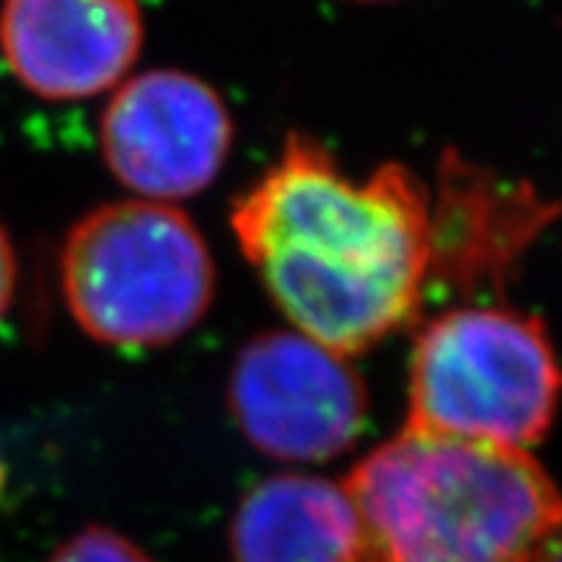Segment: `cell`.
Instances as JSON below:
<instances>
[{"instance_id": "cell-1", "label": "cell", "mask_w": 562, "mask_h": 562, "mask_svg": "<svg viewBox=\"0 0 562 562\" xmlns=\"http://www.w3.org/2000/svg\"><path fill=\"white\" fill-rule=\"evenodd\" d=\"M229 224L279 311L334 353H364L419 316L428 187L405 164L353 181L313 135L290 133Z\"/></svg>"}, {"instance_id": "cell-2", "label": "cell", "mask_w": 562, "mask_h": 562, "mask_svg": "<svg viewBox=\"0 0 562 562\" xmlns=\"http://www.w3.org/2000/svg\"><path fill=\"white\" fill-rule=\"evenodd\" d=\"M362 562H533L560 526L526 451L402 430L350 471Z\"/></svg>"}, {"instance_id": "cell-3", "label": "cell", "mask_w": 562, "mask_h": 562, "mask_svg": "<svg viewBox=\"0 0 562 562\" xmlns=\"http://www.w3.org/2000/svg\"><path fill=\"white\" fill-rule=\"evenodd\" d=\"M60 284L89 339L144 350L199 325L213 302L215 267L190 215L161 201H119L69 229Z\"/></svg>"}, {"instance_id": "cell-4", "label": "cell", "mask_w": 562, "mask_h": 562, "mask_svg": "<svg viewBox=\"0 0 562 562\" xmlns=\"http://www.w3.org/2000/svg\"><path fill=\"white\" fill-rule=\"evenodd\" d=\"M557 359L537 316L465 304L416 336L407 376V430L526 451L551 428Z\"/></svg>"}, {"instance_id": "cell-5", "label": "cell", "mask_w": 562, "mask_h": 562, "mask_svg": "<svg viewBox=\"0 0 562 562\" xmlns=\"http://www.w3.org/2000/svg\"><path fill=\"white\" fill-rule=\"evenodd\" d=\"M229 411L261 453L322 462L348 451L368 416L359 370L299 330L247 341L229 373Z\"/></svg>"}, {"instance_id": "cell-6", "label": "cell", "mask_w": 562, "mask_h": 562, "mask_svg": "<svg viewBox=\"0 0 562 562\" xmlns=\"http://www.w3.org/2000/svg\"><path fill=\"white\" fill-rule=\"evenodd\" d=\"M233 119L222 95L178 69L144 72L112 95L101 119V149L121 184L144 201L201 193L222 172Z\"/></svg>"}, {"instance_id": "cell-7", "label": "cell", "mask_w": 562, "mask_h": 562, "mask_svg": "<svg viewBox=\"0 0 562 562\" xmlns=\"http://www.w3.org/2000/svg\"><path fill=\"white\" fill-rule=\"evenodd\" d=\"M554 215L526 181L445 153L428 190V281L459 296L503 290Z\"/></svg>"}, {"instance_id": "cell-8", "label": "cell", "mask_w": 562, "mask_h": 562, "mask_svg": "<svg viewBox=\"0 0 562 562\" xmlns=\"http://www.w3.org/2000/svg\"><path fill=\"white\" fill-rule=\"evenodd\" d=\"M135 0H3L0 49L23 87L78 101L115 87L140 53Z\"/></svg>"}, {"instance_id": "cell-9", "label": "cell", "mask_w": 562, "mask_h": 562, "mask_svg": "<svg viewBox=\"0 0 562 562\" xmlns=\"http://www.w3.org/2000/svg\"><path fill=\"white\" fill-rule=\"evenodd\" d=\"M229 546L236 562H362V528L345 485L290 474L241 499Z\"/></svg>"}, {"instance_id": "cell-10", "label": "cell", "mask_w": 562, "mask_h": 562, "mask_svg": "<svg viewBox=\"0 0 562 562\" xmlns=\"http://www.w3.org/2000/svg\"><path fill=\"white\" fill-rule=\"evenodd\" d=\"M49 562H153L133 540L121 537L119 531L92 526L75 533L72 540L49 557Z\"/></svg>"}, {"instance_id": "cell-11", "label": "cell", "mask_w": 562, "mask_h": 562, "mask_svg": "<svg viewBox=\"0 0 562 562\" xmlns=\"http://www.w3.org/2000/svg\"><path fill=\"white\" fill-rule=\"evenodd\" d=\"M15 281H18V265H15V250L9 241L7 229L0 224V318L7 316L9 304L15 299Z\"/></svg>"}]
</instances>
